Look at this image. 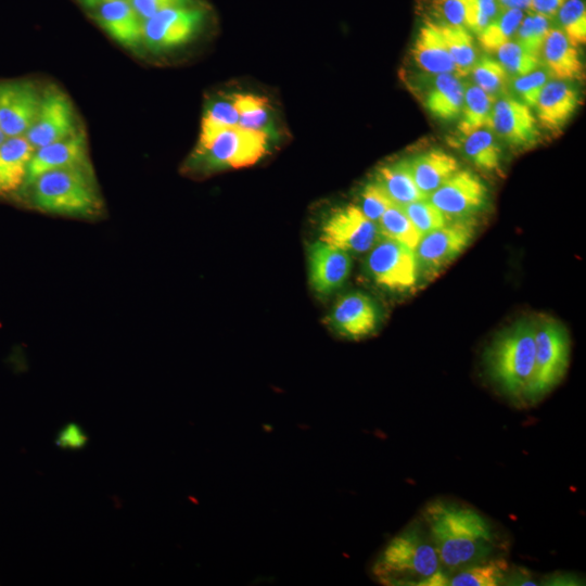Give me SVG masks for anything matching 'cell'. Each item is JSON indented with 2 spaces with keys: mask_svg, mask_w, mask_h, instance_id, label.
<instances>
[{
  "mask_svg": "<svg viewBox=\"0 0 586 586\" xmlns=\"http://www.w3.org/2000/svg\"><path fill=\"white\" fill-rule=\"evenodd\" d=\"M422 515L447 575L495 557L499 538L477 510L436 499L425 506Z\"/></svg>",
  "mask_w": 586,
  "mask_h": 586,
  "instance_id": "cell-1",
  "label": "cell"
},
{
  "mask_svg": "<svg viewBox=\"0 0 586 586\" xmlns=\"http://www.w3.org/2000/svg\"><path fill=\"white\" fill-rule=\"evenodd\" d=\"M442 570L424 521L415 520L387 542L374 559L371 573L384 585L431 586Z\"/></svg>",
  "mask_w": 586,
  "mask_h": 586,
  "instance_id": "cell-2",
  "label": "cell"
},
{
  "mask_svg": "<svg viewBox=\"0 0 586 586\" xmlns=\"http://www.w3.org/2000/svg\"><path fill=\"white\" fill-rule=\"evenodd\" d=\"M486 372L504 395L527 404L535 367V324L520 320L497 335L487 347Z\"/></svg>",
  "mask_w": 586,
  "mask_h": 586,
  "instance_id": "cell-3",
  "label": "cell"
},
{
  "mask_svg": "<svg viewBox=\"0 0 586 586\" xmlns=\"http://www.w3.org/2000/svg\"><path fill=\"white\" fill-rule=\"evenodd\" d=\"M29 186L34 205L44 213L93 217L103 206L91 169L73 167L47 171Z\"/></svg>",
  "mask_w": 586,
  "mask_h": 586,
  "instance_id": "cell-4",
  "label": "cell"
},
{
  "mask_svg": "<svg viewBox=\"0 0 586 586\" xmlns=\"http://www.w3.org/2000/svg\"><path fill=\"white\" fill-rule=\"evenodd\" d=\"M268 138L269 133L265 131L227 127L204 145L195 148L193 163L208 170L246 167L266 154Z\"/></svg>",
  "mask_w": 586,
  "mask_h": 586,
  "instance_id": "cell-5",
  "label": "cell"
},
{
  "mask_svg": "<svg viewBox=\"0 0 586 586\" xmlns=\"http://www.w3.org/2000/svg\"><path fill=\"white\" fill-rule=\"evenodd\" d=\"M570 359V340L565 329L553 320L535 324V367L527 404L547 395L564 377Z\"/></svg>",
  "mask_w": 586,
  "mask_h": 586,
  "instance_id": "cell-6",
  "label": "cell"
},
{
  "mask_svg": "<svg viewBox=\"0 0 586 586\" xmlns=\"http://www.w3.org/2000/svg\"><path fill=\"white\" fill-rule=\"evenodd\" d=\"M366 268L377 284L392 291L412 288L419 270L413 250L383 237L369 251Z\"/></svg>",
  "mask_w": 586,
  "mask_h": 586,
  "instance_id": "cell-7",
  "label": "cell"
},
{
  "mask_svg": "<svg viewBox=\"0 0 586 586\" xmlns=\"http://www.w3.org/2000/svg\"><path fill=\"white\" fill-rule=\"evenodd\" d=\"M204 16L198 3L165 9L142 22L143 43L154 52L177 48L198 33Z\"/></svg>",
  "mask_w": 586,
  "mask_h": 586,
  "instance_id": "cell-8",
  "label": "cell"
},
{
  "mask_svg": "<svg viewBox=\"0 0 586 586\" xmlns=\"http://www.w3.org/2000/svg\"><path fill=\"white\" fill-rule=\"evenodd\" d=\"M381 238L378 224L357 205L335 208L321 225L320 240L347 253L369 252Z\"/></svg>",
  "mask_w": 586,
  "mask_h": 586,
  "instance_id": "cell-9",
  "label": "cell"
},
{
  "mask_svg": "<svg viewBox=\"0 0 586 586\" xmlns=\"http://www.w3.org/2000/svg\"><path fill=\"white\" fill-rule=\"evenodd\" d=\"M474 233L473 220L459 219L423 234L415 249L418 268L433 276L470 244Z\"/></svg>",
  "mask_w": 586,
  "mask_h": 586,
  "instance_id": "cell-10",
  "label": "cell"
},
{
  "mask_svg": "<svg viewBox=\"0 0 586 586\" xmlns=\"http://www.w3.org/2000/svg\"><path fill=\"white\" fill-rule=\"evenodd\" d=\"M76 131L69 99L62 91L52 89L42 95L37 117L25 137L36 150L68 138Z\"/></svg>",
  "mask_w": 586,
  "mask_h": 586,
  "instance_id": "cell-11",
  "label": "cell"
},
{
  "mask_svg": "<svg viewBox=\"0 0 586 586\" xmlns=\"http://www.w3.org/2000/svg\"><path fill=\"white\" fill-rule=\"evenodd\" d=\"M447 218H462L480 211L487 199V189L470 170H458L429 195Z\"/></svg>",
  "mask_w": 586,
  "mask_h": 586,
  "instance_id": "cell-12",
  "label": "cell"
},
{
  "mask_svg": "<svg viewBox=\"0 0 586 586\" xmlns=\"http://www.w3.org/2000/svg\"><path fill=\"white\" fill-rule=\"evenodd\" d=\"M41 98L30 81L0 84V128L7 137L26 135L37 117Z\"/></svg>",
  "mask_w": 586,
  "mask_h": 586,
  "instance_id": "cell-13",
  "label": "cell"
},
{
  "mask_svg": "<svg viewBox=\"0 0 586 586\" xmlns=\"http://www.w3.org/2000/svg\"><path fill=\"white\" fill-rule=\"evenodd\" d=\"M73 167L91 169L86 138L80 131L36 149L27 167L25 184L29 186L37 177L47 171Z\"/></svg>",
  "mask_w": 586,
  "mask_h": 586,
  "instance_id": "cell-14",
  "label": "cell"
},
{
  "mask_svg": "<svg viewBox=\"0 0 586 586\" xmlns=\"http://www.w3.org/2000/svg\"><path fill=\"white\" fill-rule=\"evenodd\" d=\"M308 267L314 291L328 295L348 278L352 262L347 252L319 240L308 249Z\"/></svg>",
  "mask_w": 586,
  "mask_h": 586,
  "instance_id": "cell-15",
  "label": "cell"
},
{
  "mask_svg": "<svg viewBox=\"0 0 586 586\" xmlns=\"http://www.w3.org/2000/svg\"><path fill=\"white\" fill-rule=\"evenodd\" d=\"M538 123L530 106L512 98L495 101L491 129L514 146L530 145L538 138Z\"/></svg>",
  "mask_w": 586,
  "mask_h": 586,
  "instance_id": "cell-16",
  "label": "cell"
},
{
  "mask_svg": "<svg viewBox=\"0 0 586 586\" xmlns=\"http://www.w3.org/2000/svg\"><path fill=\"white\" fill-rule=\"evenodd\" d=\"M329 322L340 335L354 340L361 339L377 329L378 307L368 295L359 292L351 293L334 305Z\"/></svg>",
  "mask_w": 586,
  "mask_h": 586,
  "instance_id": "cell-17",
  "label": "cell"
},
{
  "mask_svg": "<svg viewBox=\"0 0 586 586\" xmlns=\"http://www.w3.org/2000/svg\"><path fill=\"white\" fill-rule=\"evenodd\" d=\"M91 12L101 28L120 46L137 49L143 43L142 21L128 0H110Z\"/></svg>",
  "mask_w": 586,
  "mask_h": 586,
  "instance_id": "cell-18",
  "label": "cell"
},
{
  "mask_svg": "<svg viewBox=\"0 0 586 586\" xmlns=\"http://www.w3.org/2000/svg\"><path fill=\"white\" fill-rule=\"evenodd\" d=\"M578 104V91L571 84L559 79L548 81L535 105L537 123L548 130H558L571 118Z\"/></svg>",
  "mask_w": 586,
  "mask_h": 586,
  "instance_id": "cell-19",
  "label": "cell"
},
{
  "mask_svg": "<svg viewBox=\"0 0 586 586\" xmlns=\"http://www.w3.org/2000/svg\"><path fill=\"white\" fill-rule=\"evenodd\" d=\"M411 55L419 68L431 75L456 74L437 24L425 18L415 39Z\"/></svg>",
  "mask_w": 586,
  "mask_h": 586,
  "instance_id": "cell-20",
  "label": "cell"
},
{
  "mask_svg": "<svg viewBox=\"0 0 586 586\" xmlns=\"http://www.w3.org/2000/svg\"><path fill=\"white\" fill-rule=\"evenodd\" d=\"M34 151L25 136L8 137L0 144V195L11 193L25 183Z\"/></svg>",
  "mask_w": 586,
  "mask_h": 586,
  "instance_id": "cell-21",
  "label": "cell"
},
{
  "mask_svg": "<svg viewBox=\"0 0 586 586\" xmlns=\"http://www.w3.org/2000/svg\"><path fill=\"white\" fill-rule=\"evenodd\" d=\"M542 53L549 72L559 80L581 79L583 63L576 47L560 28H550Z\"/></svg>",
  "mask_w": 586,
  "mask_h": 586,
  "instance_id": "cell-22",
  "label": "cell"
},
{
  "mask_svg": "<svg viewBox=\"0 0 586 586\" xmlns=\"http://www.w3.org/2000/svg\"><path fill=\"white\" fill-rule=\"evenodd\" d=\"M410 167L417 187L426 198L459 170L457 160L442 150L410 160Z\"/></svg>",
  "mask_w": 586,
  "mask_h": 586,
  "instance_id": "cell-23",
  "label": "cell"
},
{
  "mask_svg": "<svg viewBox=\"0 0 586 586\" xmlns=\"http://www.w3.org/2000/svg\"><path fill=\"white\" fill-rule=\"evenodd\" d=\"M466 85L456 74H440L425 98L426 110L436 118L450 120L460 115Z\"/></svg>",
  "mask_w": 586,
  "mask_h": 586,
  "instance_id": "cell-24",
  "label": "cell"
},
{
  "mask_svg": "<svg viewBox=\"0 0 586 586\" xmlns=\"http://www.w3.org/2000/svg\"><path fill=\"white\" fill-rule=\"evenodd\" d=\"M375 180L398 205L428 199L415 182L410 161L403 160L381 167Z\"/></svg>",
  "mask_w": 586,
  "mask_h": 586,
  "instance_id": "cell-25",
  "label": "cell"
},
{
  "mask_svg": "<svg viewBox=\"0 0 586 586\" xmlns=\"http://www.w3.org/2000/svg\"><path fill=\"white\" fill-rule=\"evenodd\" d=\"M509 564L500 556L466 566L448 574L449 586H497L507 582Z\"/></svg>",
  "mask_w": 586,
  "mask_h": 586,
  "instance_id": "cell-26",
  "label": "cell"
},
{
  "mask_svg": "<svg viewBox=\"0 0 586 586\" xmlns=\"http://www.w3.org/2000/svg\"><path fill=\"white\" fill-rule=\"evenodd\" d=\"M495 101L493 94L485 92L475 85L466 87L458 123L459 132L464 137L479 129H491Z\"/></svg>",
  "mask_w": 586,
  "mask_h": 586,
  "instance_id": "cell-27",
  "label": "cell"
},
{
  "mask_svg": "<svg viewBox=\"0 0 586 586\" xmlns=\"http://www.w3.org/2000/svg\"><path fill=\"white\" fill-rule=\"evenodd\" d=\"M435 23L456 67L457 75H466L471 72L476 62V51L469 29L464 26Z\"/></svg>",
  "mask_w": 586,
  "mask_h": 586,
  "instance_id": "cell-28",
  "label": "cell"
},
{
  "mask_svg": "<svg viewBox=\"0 0 586 586\" xmlns=\"http://www.w3.org/2000/svg\"><path fill=\"white\" fill-rule=\"evenodd\" d=\"M462 148L475 167L487 171L499 168L501 150L489 129H479L464 136Z\"/></svg>",
  "mask_w": 586,
  "mask_h": 586,
  "instance_id": "cell-29",
  "label": "cell"
},
{
  "mask_svg": "<svg viewBox=\"0 0 586 586\" xmlns=\"http://www.w3.org/2000/svg\"><path fill=\"white\" fill-rule=\"evenodd\" d=\"M524 17L523 10H500L484 29L477 34L480 46L489 53L513 40L515 31Z\"/></svg>",
  "mask_w": 586,
  "mask_h": 586,
  "instance_id": "cell-30",
  "label": "cell"
},
{
  "mask_svg": "<svg viewBox=\"0 0 586 586\" xmlns=\"http://www.w3.org/2000/svg\"><path fill=\"white\" fill-rule=\"evenodd\" d=\"M377 224L383 238L395 240L413 251L422 237L398 204L388 207Z\"/></svg>",
  "mask_w": 586,
  "mask_h": 586,
  "instance_id": "cell-31",
  "label": "cell"
},
{
  "mask_svg": "<svg viewBox=\"0 0 586 586\" xmlns=\"http://www.w3.org/2000/svg\"><path fill=\"white\" fill-rule=\"evenodd\" d=\"M239 114L232 95L211 102L205 109L196 148L208 142L219 130L238 126Z\"/></svg>",
  "mask_w": 586,
  "mask_h": 586,
  "instance_id": "cell-32",
  "label": "cell"
},
{
  "mask_svg": "<svg viewBox=\"0 0 586 586\" xmlns=\"http://www.w3.org/2000/svg\"><path fill=\"white\" fill-rule=\"evenodd\" d=\"M239 114L238 126L269 133L270 114L268 101L254 94H232Z\"/></svg>",
  "mask_w": 586,
  "mask_h": 586,
  "instance_id": "cell-33",
  "label": "cell"
},
{
  "mask_svg": "<svg viewBox=\"0 0 586 586\" xmlns=\"http://www.w3.org/2000/svg\"><path fill=\"white\" fill-rule=\"evenodd\" d=\"M549 20L544 15L531 12L521 21L514 35V41L528 53L539 58L550 30Z\"/></svg>",
  "mask_w": 586,
  "mask_h": 586,
  "instance_id": "cell-34",
  "label": "cell"
},
{
  "mask_svg": "<svg viewBox=\"0 0 586 586\" xmlns=\"http://www.w3.org/2000/svg\"><path fill=\"white\" fill-rule=\"evenodd\" d=\"M561 30L574 47L586 42V9L583 0H566L557 13Z\"/></svg>",
  "mask_w": 586,
  "mask_h": 586,
  "instance_id": "cell-35",
  "label": "cell"
},
{
  "mask_svg": "<svg viewBox=\"0 0 586 586\" xmlns=\"http://www.w3.org/2000/svg\"><path fill=\"white\" fill-rule=\"evenodd\" d=\"M499 63L509 74L521 76L528 74L539 66V58L525 51L514 40L502 44L497 51Z\"/></svg>",
  "mask_w": 586,
  "mask_h": 586,
  "instance_id": "cell-36",
  "label": "cell"
},
{
  "mask_svg": "<svg viewBox=\"0 0 586 586\" xmlns=\"http://www.w3.org/2000/svg\"><path fill=\"white\" fill-rule=\"evenodd\" d=\"M471 73L475 86L493 95L504 87L508 76L499 61L488 56L476 60Z\"/></svg>",
  "mask_w": 586,
  "mask_h": 586,
  "instance_id": "cell-37",
  "label": "cell"
},
{
  "mask_svg": "<svg viewBox=\"0 0 586 586\" xmlns=\"http://www.w3.org/2000/svg\"><path fill=\"white\" fill-rule=\"evenodd\" d=\"M406 214L421 235L443 227L447 217L429 199L403 205Z\"/></svg>",
  "mask_w": 586,
  "mask_h": 586,
  "instance_id": "cell-38",
  "label": "cell"
},
{
  "mask_svg": "<svg viewBox=\"0 0 586 586\" xmlns=\"http://www.w3.org/2000/svg\"><path fill=\"white\" fill-rule=\"evenodd\" d=\"M393 204L396 203L390 198L385 189L374 180L365 186L358 207L367 218L378 222L385 211Z\"/></svg>",
  "mask_w": 586,
  "mask_h": 586,
  "instance_id": "cell-39",
  "label": "cell"
},
{
  "mask_svg": "<svg viewBox=\"0 0 586 586\" xmlns=\"http://www.w3.org/2000/svg\"><path fill=\"white\" fill-rule=\"evenodd\" d=\"M547 82L548 74L537 68L528 74L517 76L513 88L523 103L530 107H535L538 97Z\"/></svg>",
  "mask_w": 586,
  "mask_h": 586,
  "instance_id": "cell-40",
  "label": "cell"
},
{
  "mask_svg": "<svg viewBox=\"0 0 586 586\" xmlns=\"http://www.w3.org/2000/svg\"><path fill=\"white\" fill-rule=\"evenodd\" d=\"M437 23L466 27L468 0H432ZM431 20V18H430Z\"/></svg>",
  "mask_w": 586,
  "mask_h": 586,
  "instance_id": "cell-41",
  "label": "cell"
},
{
  "mask_svg": "<svg viewBox=\"0 0 586 586\" xmlns=\"http://www.w3.org/2000/svg\"><path fill=\"white\" fill-rule=\"evenodd\" d=\"M141 21L169 8L196 4L195 0H128Z\"/></svg>",
  "mask_w": 586,
  "mask_h": 586,
  "instance_id": "cell-42",
  "label": "cell"
},
{
  "mask_svg": "<svg viewBox=\"0 0 586 586\" xmlns=\"http://www.w3.org/2000/svg\"><path fill=\"white\" fill-rule=\"evenodd\" d=\"M88 437L76 423H68L59 432L56 445L65 449H80L87 444Z\"/></svg>",
  "mask_w": 586,
  "mask_h": 586,
  "instance_id": "cell-43",
  "label": "cell"
},
{
  "mask_svg": "<svg viewBox=\"0 0 586 586\" xmlns=\"http://www.w3.org/2000/svg\"><path fill=\"white\" fill-rule=\"evenodd\" d=\"M566 0H531L530 8L533 13L552 18Z\"/></svg>",
  "mask_w": 586,
  "mask_h": 586,
  "instance_id": "cell-44",
  "label": "cell"
},
{
  "mask_svg": "<svg viewBox=\"0 0 586 586\" xmlns=\"http://www.w3.org/2000/svg\"><path fill=\"white\" fill-rule=\"evenodd\" d=\"M499 10L519 9L527 10L530 8L531 0H496Z\"/></svg>",
  "mask_w": 586,
  "mask_h": 586,
  "instance_id": "cell-45",
  "label": "cell"
},
{
  "mask_svg": "<svg viewBox=\"0 0 586 586\" xmlns=\"http://www.w3.org/2000/svg\"><path fill=\"white\" fill-rule=\"evenodd\" d=\"M106 1H110V0H79V2H80L84 7L90 9V10H92L93 8H95V7H98L99 4H101V3H103V2H106Z\"/></svg>",
  "mask_w": 586,
  "mask_h": 586,
  "instance_id": "cell-46",
  "label": "cell"
},
{
  "mask_svg": "<svg viewBox=\"0 0 586 586\" xmlns=\"http://www.w3.org/2000/svg\"><path fill=\"white\" fill-rule=\"evenodd\" d=\"M8 137L3 133V131L0 128V144L7 139Z\"/></svg>",
  "mask_w": 586,
  "mask_h": 586,
  "instance_id": "cell-47",
  "label": "cell"
}]
</instances>
